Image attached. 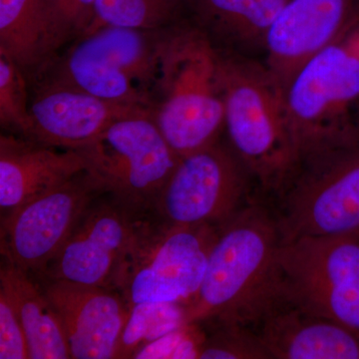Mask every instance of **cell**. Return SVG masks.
<instances>
[{"instance_id":"6da1fadb","label":"cell","mask_w":359,"mask_h":359,"mask_svg":"<svg viewBox=\"0 0 359 359\" xmlns=\"http://www.w3.org/2000/svg\"><path fill=\"white\" fill-rule=\"evenodd\" d=\"M276 218L250 205L221 224L199 290L185 304L187 323L259 325L283 304Z\"/></svg>"},{"instance_id":"7a4b0ae2","label":"cell","mask_w":359,"mask_h":359,"mask_svg":"<svg viewBox=\"0 0 359 359\" xmlns=\"http://www.w3.org/2000/svg\"><path fill=\"white\" fill-rule=\"evenodd\" d=\"M152 114L180 158L218 142L224 129L222 53L200 26L165 30Z\"/></svg>"},{"instance_id":"3957f363","label":"cell","mask_w":359,"mask_h":359,"mask_svg":"<svg viewBox=\"0 0 359 359\" xmlns=\"http://www.w3.org/2000/svg\"><path fill=\"white\" fill-rule=\"evenodd\" d=\"M222 81L231 151L264 190L282 194L302 164L283 85L266 66L226 54Z\"/></svg>"},{"instance_id":"277c9868","label":"cell","mask_w":359,"mask_h":359,"mask_svg":"<svg viewBox=\"0 0 359 359\" xmlns=\"http://www.w3.org/2000/svg\"><path fill=\"white\" fill-rule=\"evenodd\" d=\"M302 163L359 141V16L283 87Z\"/></svg>"},{"instance_id":"5b68a950","label":"cell","mask_w":359,"mask_h":359,"mask_svg":"<svg viewBox=\"0 0 359 359\" xmlns=\"http://www.w3.org/2000/svg\"><path fill=\"white\" fill-rule=\"evenodd\" d=\"M165 30L102 26L54 56L34 80H48L105 100L152 110Z\"/></svg>"},{"instance_id":"8992f818","label":"cell","mask_w":359,"mask_h":359,"mask_svg":"<svg viewBox=\"0 0 359 359\" xmlns=\"http://www.w3.org/2000/svg\"><path fill=\"white\" fill-rule=\"evenodd\" d=\"M219 226H171L149 215L123 264L115 287L127 302H180L195 297L204 280Z\"/></svg>"},{"instance_id":"52a82bcc","label":"cell","mask_w":359,"mask_h":359,"mask_svg":"<svg viewBox=\"0 0 359 359\" xmlns=\"http://www.w3.org/2000/svg\"><path fill=\"white\" fill-rule=\"evenodd\" d=\"M76 151L104 195L143 214H150L180 160L152 112L118 120Z\"/></svg>"},{"instance_id":"ba28073f","label":"cell","mask_w":359,"mask_h":359,"mask_svg":"<svg viewBox=\"0 0 359 359\" xmlns=\"http://www.w3.org/2000/svg\"><path fill=\"white\" fill-rule=\"evenodd\" d=\"M283 304L323 316L359 337V233L280 243Z\"/></svg>"},{"instance_id":"9c48e42d","label":"cell","mask_w":359,"mask_h":359,"mask_svg":"<svg viewBox=\"0 0 359 359\" xmlns=\"http://www.w3.org/2000/svg\"><path fill=\"white\" fill-rule=\"evenodd\" d=\"M282 194V243L358 233L359 141L304 161Z\"/></svg>"},{"instance_id":"30bf717a","label":"cell","mask_w":359,"mask_h":359,"mask_svg":"<svg viewBox=\"0 0 359 359\" xmlns=\"http://www.w3.org/2000/svg\"><path fill=\"white\" fill-rule=\"evenodd\" d=\"M247 175L233 151L217 142L180 158L149 215L171 226H221L240 211Z\"/></svg>"},{"instance_id":"8fae6325","label":"cell","mask_w":359,"mask_h":359,"mask_svg":"<svg viewBox=\"0 0 359 359\" xmlns=\"http://www.w3.org/2000/svg\"><path fill=\"white\" fill-rule=\"evenodd\" d=\"M104 194L86 171L28 201L1 219L4 261L39 276Z\"/></svg>"},{"instance_id":"7c38bea8","label":"cell","mask_w":359,"mask_h":359,"mask_svg":"<svg viewBox=\"0 0 359 359\" xmlns=\"http://www.w3.org/2000/svg\"><path fill=\"white\" fill-rule=\"evenodd\" d=\"M148 217L110 196H99L58 254L35 276L116 289L123 264Z\"/></svg>"},{"instance_id":"4fadbf2b","label":"cell","mask_w":359,"mask_h":359,"mask_svg":"<svg viewBox=\"0 0 359 359\" xmlns=\"http://www.w3.org/2000/svg\"><path fill=\"white\" fill-rule=\"evenodd\" d=\"M32 82L26 138L51 147L79 150L118 120L152 112L146 106L105 100L48 80Z\"/></svg>"},{"instance_id":"5bb4252c","label":"cell","mask_w":359,"mask_h":359,"mask_svg":"<svg viewBox=\"0 0 359 359\" xmlns=\"http://www.w3.org/2000/svg\"><path fill=\"white\" fill-rule=\"evenodd\" d=\"M57 313L74 359L115 358L131 306L113 287L35 276Z\"/></svg>"},{"instance_id":"9a60e30c","label":"cell","mask_w":359,"mask_h":359,"mask_svg":"<svg viewBox=\"0 0 359 359\" xmlns=\"http://www.w3.org/2000/svg\"><path fill=\"white\" fill-rule=\"evenodd\" d=\"M359 16V0H287L269 28L266 67L283 87L321 49L339 39Z\"/></svg>"},{"instance_id":"2e32d148","label":"cell","mask_w":359,"mask_h":359,"mask_svg":"<svg viewBox=\"0 0 359 359\" xmlns=\"http://www.w3.org/2000/svg\"><path fill=\"white\" fill-rule=\"evenodd\" d=\"M86 171L76 150L59 152L15 134L0 137V209L1 219L28 201Z\"/></svg>"},{"instance_id":"e0dca14e","label":"cell","mask_w":359,"mask_h":359,"mask_svg":"<svg viewBox=\"0 0 359 359\" xmlns=\"http://www.w3.org/2000/svg\"><path fill=\"white\" fill-rule=\"evenodd\" d=\"M271 359H359V337L328 318L282 304L259 323Z\"/></svg>"},{"instance_id":"ac0fdd59","label":"cell","mask_w":359,"mask_h":359,"mask_svg":"<svg viewBox=\"0 0 359 359\" xmlns=\"http://www.w3.org/2000/svg\"><path fill=\"white\" fill-rule=\"evenodd\" d=\"M0 290L8 295L20 316L30 359L72 358L60 318L32 273L4 261Z\"/></svg>"},{"instance_id":"d6986e66","label":"cell","mask_w":359,"mask_h":359,"mask_svg":"<svg viewBox=\"0 0 359 359\" xmlns=\"http://www.w3.org/2000/svg\"><path fill=\"white\" fill-rule=\"evenodd\" d=\"M0 53L32 81L51 60L43 0H0Z\"/></svg>"},{"instance_id":"ffe728a7","label":"cell","mask_w":359,"mask_h":359,"mask_svg":"<svg viewBox=\"0 0 359 359\" xmlns=\"http://www.w3.org/2000/svg\"><path fill=\"white\" fill-rule=\"evenodd\" d=\"M287 0H184L205 32L242 45L262 44Z\"/></svg>"},{"instance_id":"44dd1931","label":"cell","mask_w":359,"mask_h":359,"mask_svg":"<svg viewBox=\"0 0 359 359\" xmlns=\"http://www.w3.org/2000/svg\"><path fill=\"white\" fill-rule=\"evenodd\" d=\"M185 304L147 302L132 304L116 349L115 358H133L150 342L187 325Z\"/></svg>"},{"instance_id":"7402d4cb","label":"cell","mask_w":359,"mask_h":359,"mask_svg":"<svg viewBox=\"0 0 359 359\" xmlns=\"http://www.w3.org/2000/svg\"><path fill=\"white\" fill-rule=\"evenodd\" d=\"M183 8L184 0H97L95 20L86 33L102 26L165 29L174 25Z\"/></svg>"},{"instance_id":"603a6c76","label":"cell","mask_w":359,"mask_h":359,"mask_svg":"<svg viewBox=\"0 0 359 359\" xmlns=\"http://www.w3.org/2000/svg\"><path fill=\"white\" fill-rule=\"evenodd\" d=\"M0 122L21 137L30 129V94L23 71L6 54L0 53Z\"/></svg>"},{"instance_id":"cb8c5ba5","label":"cell","mask_w":359,"mask_h":359,"mask_svg":"<svg viewBox=\"0 0 359 359\" xmlns=\"http://www.w3.org/2000/svg\"><path fill=\"white\" fill-rule=\"evenodd\" d=\"M199 358L271 359L261 337L249 327L219 323L218 330L205 339Z\"/></svg>"},{"instance_id":"d4e9b609","label":"cell","mask_w":359,"mask_h":359,"mask_svg":"<svg viewBox=\"0 0 359 359\" xmlns=\"http://www.w3.org/2000/svg\"><path fill=\"white\" fill-rule=\"evenodd\" d=\"M187 323L184 327L165 334L139 349L135 359L199 358L205 337L196 327Z\"/></svg>"},{"instance_id":"484cf974","label":"cell","mask_w":359,"mask_h":359,"mask_svg":"<svg viewBox=\"0 0 359 359\" xmlns=\"http://www.w3.org/2000/svg\"><path fill=\"white\" fill-rule=\"evenodd\" d=\"M97 0H65L51 33L53 57L68 42L83 36L95 20Z\"/></svg>"},{"instance_id":"4316f807","label":"cell","mask_w":359,"mask_h":359,"mask_svg":"<svg viewBox=\"0 0 359 359\" xmlns=\"http://www.w3.org/2000/svg\"><path fill=\"white\" fill-rule=\"evenodd\" d=\"M0 358L30 359L27 339L16 309L0 290Z\"/></svg>"},{"instance_id":"83f0119b","label":"cell","mask_w":359,"mask_h":359,"mask_svg":"<svg viewBox=\"0 0 359 359\" xmlns=\"http://www.w3.org/2000/svg\"><path fill=\"white\" fill-rule=\"evenodd\" d=\"M63 2H65V0H43L45 14H46L47 23H48L49 36H50V46L52 27H53L54 22H55L56 18H57ZM52 58H53V53H52Z\"/></svg>"}]
</instances>
